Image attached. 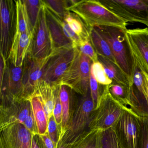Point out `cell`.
I'll use <instances>...</instances> for the list:
<instances>
[{"mask_svg": "<svg viewBox=\"0 0 148 148\" xmlns=\"http://www.w3.org/2000/svg\"><path fill=\"white\" fill-rule=\"evenodd\" d=\"M90 72L99 84L107 86L112 83V81L106 74L103 64L99 61L92 63L91 66Z\"/></svg>", "mask_w": 148, "mask_h": 148, "instance_id": "27", "label": "cell"}, {"mask_svg": "<svg viewBox=\"0 0 148 148\" xmlns=\"http://www.w3.org/2000/svg\"><path fill=\"white\" fill-rule=\"evenodd\" d=\"M94 110L95 106L90 90L76 111L71 124V130L74 132H78L84 129L87 124L90 123Z\"/></svg>", "mask_w": 148, "mask_h": 148, "instance_id": "17", "label": "cell"}, {"mask_svg": "<svg viewBox=\"0 0 148 148\" xmlns=\"http://www.w3.org/2000/svg\"><path fill=\"white\" fill-rule=\"evenodd\" d=\"M143 78V83L146 92V95L148 99V73L144 71H141Z\"/></svg>", "mask_w": 148, "mask_h": 148, "instance_id": "37", "label": "cell"}, {"mask_svg": "<svg viewBox=\"0 0 148 148\" xmlns=\"http://www.w3.org/2000/svg\"><path fill=\"white\" fill-rule=\"evenodd\" d=\"M15 2L16 9L15 34L18 35L26 32H32L25 1H15Z\"/></svg>", "mask_w": 148, "mask_h": 148, "instance_id": "22", "label": "cell"}, {"mask_svg": "<svg viewBox=\"0 0 148 148\" xmlns=\"http://www.w3.org/2000/svg\"><path fill=\"white\" fill-rule=\"evenodd\" d=\"M45 7L47 22L52 40L54 51L63 49L73 48L72 42L66 37L64 32L61 25V21L63 20L60 19L52 13L45 6Z\"/></svg>", "mask_w": 148, "mask_h": 148, "instance_id": "15", "label": "cell"}, {"mask_svg": "<svg viewBox=\"0 0 148 148\" xmlns=\"http://www.w3.org/2000/svg\"><path fill=\"white\" fill-rule=\"evenodd\" d=\"M75 49L74 59L60 82L82 95H86L90 90V75L92 61Z\"/></svg>", "mask_w": 148, "mask_h": 148, "instance_id": "4", "label": "cell"}, {"mask_svg": "<svg viewBox=\"0 0 148 148\" xmlns=\"http://www.w3.org/2000/svg\"><path fill=\"white\" fill-rule=\"evenodd\" d=\"M59 87L60 86L51 85L41 79L36 85L34 95H37L41 99L48 121L53 115L56 96Z\"/></svg>", "mask_w": 148, "mask_h": 148, "instance_id": "16", "label": "cell"}, {"mask_svg": "<svg viewBox=\"0 0 148 148\" xmlns=\"http://www.w3.org/2000/svg\"><path fill=\"white\" fill-rule=\"evenodd\" d=\"M98 61L103 64L106 74L112 83L130 87V79L117 64L105 57L98 56Z\"/></svg>", "mask_w": 148, "mask_h": 148, "instance_id": "19", "label": "cell"}, {"mask_svg": "<svg viewBox=\"0 0 148 148\" xmlns=\"http://www.w3.org/2000/svg\"><path fill=\"white\" fill-rule=\"evenodd\" d=\"M94 27L109 44L117 64L128 77L131 85L133 84L134 64L125 35L127 29L111 26Z\"/></svg>", "mask_w": 148, "mask_h": 148, "instance_id": "2", "label": "cell"}, {"mask_svg": "<svg viewBox=\"0 0 148 148\" xmlns=\"http://www.w3.org/2000/svg\"><path fill=\"white\" fill-rule=\"evenodd\" d=\"M24 65L16 67L9 60L1 84V93L6 92L14 99H22L23 92V75Z\"/></svg>", "mask_w": 148, "mask_h": 148, "instance_id": "13", "label": "cell"}, {"mask_svg": "<svg viewBox=\"0 0 148 148\" xmlns=\"http://www.w3.org/2000/svg\"><path fill=\"white\" fill-rule=\"evenodd\" d=\"M102 142L103 148H123L113 128L103 131Z\"/></svg>", "mask_w": 148, "mask_h": 148, "instance_id": "28", "label": "cell"}, {"mask_svg": "<svg viewBox=\"0 0 148 148\" xmlns=\"http://www.w3.org/2000/svg\"><path fill=\"white\" fill-rule=\"evenodd\" d=\"M52 54L43 59L35 58L29 53L27 56L24 64L22 99H28L34 94L37 83L42 77L44 68Z\"/></svg>", "mask_w": 148, "mask_h": 148, "instance_id": "11", "label": "cell"}, {"mask_svg": "<svg viewBox=\"0 0 148 148\" xmlns=\"http://www.w3.org/2000/svg\"><path fill=\"white\" fill-rule=\"evenodd\" d=\"M45 6L52 13L64 20L65 15L69 7L68 1L66 0H47L43 1Z\"/></svg>", "mask_w": 148, "mask_h": 148, "instance_id": "25", "label": "cell"}, {"mask_svg": "<svg viewBox=\"0 0 148 148\" xmlns=\"http://www.w3.org/2000/svg\"><path fill=\"white\" fill-rule=\"evenodd\" d=\"M0 60V83L1 84L6 67L7 61L1 54Z\"/></svg>", "mask_w": 148, "mask_h": 148, "instance_id": "35", "label": "cell"}, {"mask_svg": "<svg viewBox=\"0 0 148 148\" xmlns=\"http://www.w3.org/2000/svg\"><path fill=\"white\" fill-rule=\"evenodd\" d=\"M98 103L89 123L91 129L106 130L113 128L125 109L111 95L106 86H103Z\"/></svg>", "mask_w": 148, "mask_h": 148, "instance_id": "3", "label": "cell"}, {"mask_svg": "<svg viewBox=\"0 0 148 148\" xmlns=\"http://www.w3.org/2000/svg\"><path fill=\"white\" fill-rule=\"evenodd\" d=\"M35 137H33L32 142V148H40L39 146L38 145V143L36 141Z\"/></svg>", "mask_w": 148, "mask_h": 148, "instance_id": "38", "label": "cell"}, {"mask_svg": "<svg viewBox=\"0 0 148 148\" xmlns=\"http://www.w3.org/2000/svg\"><path fill=\"white\" fill-rule=\"evenodd\" d=\"M60 87L58 90L55 100V106L53 111V116L57 124L59 125L62 121V109L59 97Z\"/></svg>", "mask_w": 148, "mask_h": 148, "instance_id": "32", "label": "cell"}, {"mask_svg": "<svg viewBox=\"0 0 148 148\" xmlns=\"http://www.w3.org/2000/svg\"><path fill=\"white\" fill-rule=\"evenodd\" d=\"M24 1L26 6L31 31L34 34L38 25L40 10L43 6V1L40 0Z\"/></svg>", "mask_w": 148, "mask_h": 148, "instance_id": "23", "label": "cell"}, {"mask_svg": "<svg viewBox=\"0 0 148 148\" xmlns=\"http://www.w3.org/2000/svg\"><path fill=\"white\" fill-rule=\"evenodd\" d=\"M90 40L98 56L105 57L117 64L109 44L94 27L91 28Z\"/></svg>", "mask_w": 148, "mask_h": 148, "instance_id": "20", "label": "cell"}, {"mask_svg": "<svg viewBox=\"0 0 148 148\" xmlns=\"http://www.w3.org/2000/svg\"><path fill=\"white\" fill-rule=\"evenodd\" d=\"M145 2L148 5V0H144Z\"/></svg>", "mask_w": 148, "mask_h": 148, "instance_id": "39", "label": "cell"}, {"mask_svg": "<svg viewBox=\"0 0 148 148\" xmlns=\"http://www.w3.org/2000/svg\"><path fill=\"white\" fill-rule=\"evenodd\" d=\"M113 128L123 148H140L141 116L125 107Z\"/></svg>", "mask_w": 148, "mask_h": 148, "instance_id": "6", "label": "cell"}, {"mask_svg": "<svg viewBox=\"0 0 148 148\" xmlns=\"http://www.w3.org/2000/svg\"><path fill=\"white\" fill-rule=\"evenodd\" d=\"M68 88L69 87L66 86H60L59 97L62 106L63 127L66 125L69 120L70 96Z\"/></svg>", "mask_w": 148, "mask_h": 148, "instance_id": "26", "label": "cell"}, {"mask_svg": "<svg viewBox=\"0 0 148 148\" xmlns=\"http://www.w3.org/2000/svg\"><path fill=\"white\" fill-rule=\"evenodd\" d=\"M1 54L8 60L16 29L15 1L1 0Z\"/></svg>", "mask_w": 148, "mask_h": 148, "instance_id": "7", "label": "cell"}, {"mask_svg": "<svg viewBox=\"0 0 148 148\" xmlns=\"http://www.w3.org/2000/svg\"><path fill=\"white\" fill-rule=\"evenodd\" d=\"M33 38L34 34L32 32L15 34L8 60L11 61L16 67L23 66L31 51Z\"/></svg>", "mask_w": 148, "mask_h": 148, "instance_id": "14", "label": "cell"}, {"mask_svg": "<svg viewBox=\"0 0 148 148\" xmlns=\"http://www.w3.org/2000/svg\"><path fill=\"white\" fill-rule=\"evenodd\" d=\"M64 19L81 40H90L91 29L76 14L67 11Z\"/></svg>", "mask_w": 148, "mask_h": 148, "instance_id": "21", "label": "cell"}, {"mask_svg": "<svg viewBox=\"0 0 148 148\" xmlns=\"http://www.w3.org/2000/svg\"><path fill=\"white\" fill-rule=\"evenodd\" d=\"M125 35L133 61L148 73V28L126 29Z\"/></svg>", "mask_w": 148, "mask_h": 148, "instance_id": "9", "label": "cell"}, {"mask_svg": "<svg viewBox=\"0 0 148 148\" xmlns=\"http://www.w3.org/2000/svg\"><path fill=\"white\" fill-rule=\"evenodd\" d=\"M75 49L55 51L46 65L41 79L55 86H60L63 75L74 59Z\"/></svg>", "mask_w": 148, "mask_h": 148, "instance_id": "8", "label": "cell"}, {"mask_svg": "<svg viewBox=\"0 0 148 148\" xmlns=\"http://www.w3.org/2000/svg\"><path fill=\"white\" fill-rule=\"evenodd\" d=\"M67 11L77 15L90 28L111 26L127 29V23L106 8L99 0H72Z\"/></svg>", "mask_w": 148, "mask_h": 148, "instance_id": "1", "label": "cell"}, {"mask_svg": "<svg viewBox=\"0 0 148 148\" xmlns=\"http://www.w3.org/2000/svg\"><path fill=\"white\" fill-rule=\"evenodd\" d=\"M40 136L43 140V143L46 148H54L53 142L46 133L44 135H40Z\"/></svg>", "mask_w": 148, "mask_h": 148, "instance_id": "36", "label": "cell"}, {"mask_svg": "<svg viewBox=\"0 0 148 148\" xmlns=\"http://www.w3.org/2000/svg\"><path fill=\"white\" fill-rule=\"evenodd\" d=\"M28 100L31 102L38 134L40 136L44 135L47 131L48 121L41 99L34 95Z\"/></svg>", "mask_w": 148, "mask_h": 148, "instance_id": "18", "label": "cell"}, {"mask_svg": "<svg viewBox=\"0 0 148 148\" xmlns=\"http://www.w3.org/2000/svg\"><path fill=\"white\" fill-rule=\"evenodd\" d=\"M33 135L22 124H12L1 134V148H32Z\"/></svg>", "mask_w": 148, "mask_h": 148, "instance_id": "12", "label": "cell"}, {"mask_svg": "<svg viewBox=\"0 0 148 148\" xmlns=\"http://www.w3.org/2000/svg\"><path fill=\"white\" fill-rule=\"evenodd\" d=\"M140 148H148V117L141 116Z\"/></svg>", "mask_w": 148, "mask_h": 148, "instance_id": "30", "label": "cell"}, {"mask_svg": "<svg viewBox=\"0 0 148 148\" xmlns=\"http://www.w3.org/2000/svg\"><path fill=\"white\" fill-rule=\"evenodd\" d=\"M57 128V123L53 115L48 120L47 131H48L49 137L54 143H57V139H58Z\"/></svg>", "mask_w": 148, "mask_h": 148, "instance_id": "33", "label": "cell"}, {"mask_svg": "<svg viewBox=\"0 0 148 148\" xmlns=\"http://www.w3.org/2000/svg\"><path fill=\"white\" fill-rule=\"evenodd\" d=\"M23 125L33 135L38 133L37 129L34 127V125L35 126L36 125H35L34 117L33 113L32 110V107L30 110L29 115Z\"/></svg>", "mask_w": 148, "mask_h": 148, "instance_id": "34", "label": "cell"}, {"mask_svg": "<svg viewBox=\"0 0 148 148\" xmlns=\"http://www.w3.org/2000/svg\"><path fill=\"white\" fill-rule=\"evenodd\" d=\"M109 92L112 97L123 106L128 107L130 106L129 88L116 83H112L106 86Z\"/></svg>", "mask_w": 148, "mask_h": 148, "instance_id": "24", "label": "cell"}, {"mask_svg": "<svg viewBox=\"0 0 148 148\" xmlns=\"http://www.w3.org/2000/svg\"><path fill=\"white\" fill-rule=\"evenodd\" d=\"M90 88L91 97L94 103L95 109L98 103L100 93L99 92L98 83L94 78L91 72L90 75Z\"/></svg>", "mask_w": 148, "mask_h": 148, "instance_id": "31", "label": "cell"}, {"mask_svg": "<svg viewBox=\"0 0 148 148\" xmlns=\"http://www.w3.org/2000/svg\"><path fill=\"white\" fill-rule=\"evenodd\" d=\"M54 52L52 40L47 22L45 7L43 2L29 53L35 58L43 59L49 57Z\"/></svg>", "mask_w": 148, "mask_h": 148, "instance_id": "10", "label": "cell"}, {"mask_svg": "<svg viewBox=\"0 0 148 148\" xmlns=\"http://www.w3.org/2000/svg\"><path fill=\"white\" fill-rule=\"evenodd\" d=\"M77 48L82 54L89 58L92 63L98 61L97 54L90 40H82Z\"/></svg>", "mask_w": 148, "mask_h": 148, "instance_id": "29", "label": "cell"}, {"mask_svg": "<svg viewBox=\"0 0 148 148\" xmlns=\"http://www.w3.org/2000/svg\"><path fill=\"white\" fill-rule=\"evenodd\" d=\"M60 148H65V147H64V146H61V147H60Z\"/></svg>", "mask_w": 148, "mask_h": 148, "instance_id": "40", "label": "cell"}, {"mask_svg": "<svg viewBox=\"0 0 148 148\" xmlns=\"http://www.w3.org/2000/svg\"><path fill=\"white\" fill-rule=\"evenodd\" d=\"M109 11L126 23L138 22L148 28V5L144 0H99Z\"/></svg>", "mask_w": 148, "mask_h": 148, "instance_id": "5", "label": "cell"}]
</instances>
